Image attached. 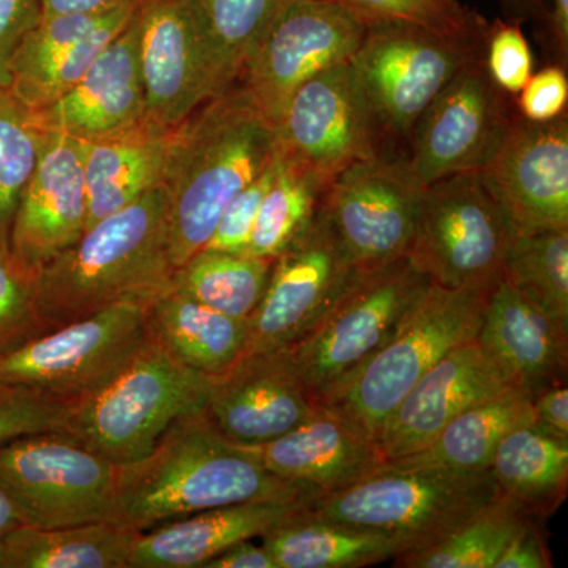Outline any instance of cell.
Wrapping results in <instances>:
<instances>
[{"label": "cell", "instance_id": "obj_33", "mask_svg": "<svg viewBox=\"0 0 568 568\" xmlns=\"http://www.w3.org/2000/svg\"><path fill=\"white\" fill-rule=\"evenodd\" d=\"M327 183L293 156L276 152L275 173L265 193L246 254L275 260L320 211Z\"/></svg>", "mask_w": 568, "mask_h": 568}, {"label": "cell", "instance_id": "obj_4", "mask_svg": "<svg viewBox=\"0 0 568 568\" xmlns=\"http://www.w3.org/2000/svg\"><path fill=\"white\" fill-rule=\"evenodd\" d=\"M212 383L149 335L118 375L67 406L62 433L114 465H130L144 458L178 418L204 410Z\"/></svg>", "mask_w": 568, "mask_h": 568}, {"label": "cell", "instance_id": "obj_49", "mask_svg": "<svg viewBox=\"0 0 568 568\" xmlns=\"http://www.w3.org/2000/svg\"><path fill=\"white\" fill-rule=\"evenodd\" d=\"M145 0H41V20L69 13H99Z\"/></svg>", "mask_w": 568, "mask_h": 568}, {"label": "cell", "instance_id": "obj_11", "mask_svg": "<svg viewBox=\"0 0 568 568\" xmlns=\"http://www.w3.org/2000/svg\"><path fill=\"white\" fill-rule=\"evenodd\" d=\"M484 37L446 36L398 22L366 26L351 65L381 129L396 136L413 133L448 82L484 54Z\"/></svg>", "mask_w": 568, "mask_h": 568}, {"label": "cell", "instance_id": "obj_7", "mask_svg": "<svg viewBox=\"0 0 568 568\" xmlns=\"http://www.w3.org/2000/svg\"><path fill=\"white\" fill-rule=\"evenodd\" d=\"M429 284L409 256L375 271H357L320 323L291 347L316 403L386 345Z\"/></svg>", "mask_w": 568, "mask_h": 568}, {"label": "cell", "instance_id": "obj_41", "mask_svg": "<svg viewBox=\"0 0 568 568\" xmlns=\"http://www.w3.org/2000/svg\"><path fill=\"white\" fill-rule=\"evenodd\" d=\"M484 62L504 93L518 95L534 74V54L518 21L497 20L485 31Z\"/></svg>", "mask_w": 568, "mask_h": 568}, {"label": "cell", "instance_id": "obj_18", "mask_svg": "<svg viewBox=\"0 0 568 568\" xmlns=\"http://www.w3.org/2000/svg\"><path fill=\"white\" fill-rule=\"evenodd\" d=\"M514 119L504 92L489 78L484 55L459 71L414 126L407 160L418 181L478 171L503 141Z\"/></svg>", "mask_w": 568, "mask_h": 568}, {"label": "cell", "instance_id": "obj_46", "mask_svg": "<svg viewBox=\"0 0 568 568\" xmlns=\"http://www.w3.org/2000/svg\"><path fill=\"white\" fill-rule=\"evenodd\" d=\"M551 555L537 518L529 517L508 541L495 568H551Z\"/></svg>", "mask_w": 568, "mask_h": 568}, {"label": "cell", "instance_id": "obj_39", "mask_svg": "<svg viewBox=\"0 0 568 568\" xmlns=\"http://www.w3.org/2000/svg\"><path fill=\"white\" fill-rule=\"evenodd\" d=\"M369 24L398 22L458 37H484L487 26L459 0H334Z\"/></svg>", "mask_w": 568, "mask_h": 568}, {"label": "cell", "instance_id": "obj_34", "mask_svg": "<svg viewBox=\"0 0 568 568\" xmlns=\"http://www.w3.org/2000/svg\"><path fill=\"white\" fill-rule=\"evenodd\" d=\"M529 515L497 497L443 540L395 556L398 568H495Z\"/></svg>", "mask_w": 568, "mask_h": 568}, {"label": "cell", "instance_id": "obj_21", "mask_svg": "<svg viewBox=\"0 0 568 568\" xmlns=\"http://www.w3.org/2000/svg\"><path fill=\"white\" fill-rule=\"evenodd\" d=\"M511 387L477 338L447 354L407 394L377 436L386 462L428 446L467 407Z\"/></svg>", "mask_w": 568, "mask_h": 568}, {"label": "cell", "instance_id": "obj_51", "mask_svg": "<svg viewBox=\"0 0 568 568\" xmlns=\"http://www.w3.org/2000/svg\"><path fill=\"white\" fill-rule=\"evenodd\" d=\"M21 526H24V523H22L20 510L14 506L9 493L0 487V551H2L7 537Z\"/></svg>", "mask_w": 568, "mask_h": 568}, {"label": "cell", "instance_id": "obj_5", "mask_svg": "<svg viewBox=\"0 0 568 568\" xmlns=\"http://www.w3.org/2000/svg\"><path fill=\"white\" fill-rule=\"evenodd\" d=\"M488 295L429 284L386 345L317 403L335 407L377 443L381 429L418 381L452 351L477 338Z\"/></svg>", "mask_w": 568, "mask_h": 568}, {"label": "cell", "instance_id": "obj_45", "mask_svg": "<svg viewBox=\"0 0 568 568\" xmlns=\"http://www.w3.org/2000/svg\"><path fill=\"white\" fill-rule=\"evenodd\" d=\"M40 20L41 0H0V84L7 85L11 54Z\"/></svg>", "mask_w": 568, "mask_h": 568}, {"label": "cell", "instance_id": "obj_28", "mask_svg": "<svg viewBox=\"0 0 568 568\" xmlns=\"http://www.w3.org/2000/svg\"><path fill=\"white\" fill-rule=\"evenodd\" d=\"M148 331L175 361L216 377L242 357L245 321L209 308L171 283L149 302Z\"/></svg>", "mask_w": 568, "mask_h": 568}, {"label": "cell", "instance_id": "obj_40", "mask_svg": "<svg viewBox=\"0 0 568 568\" xmlns=\"http://www.w3.org/2000/svg\"><path fill=\"white\" fill-rule=\"evenodd\" d=\"M37 308V280L0 252V354L43 335Z\"/></svg>", "mask_w": 568, "mask_h": 568}, {"label": "cell", "instance_id": "obj_10", "mask_svg": "<svg viewBox=\"0 0 568 568\" xmlns=\"http://www.w3.org/2000/svg\"><path fill=\"white\" fill-rule=\"evenodd\" d=\"M511 234L478 171L452 174L426 185L409 257L437 286L491 293Z\"/></svg>", "mask_w": 568, "mask_h": 568}, {"label": "cell", "instance_id": "obj_30", "mask_svg": "<svg viewBox=\"0 0 568 568\" xmlns=\"http://www.w3.org/2000/svg\"><path fill=\"white\" fill-rule=\"evenodd\" d=\"M489 473L499 495L523 514L551 517L567 497L568 440L521 426L500 440Z\"/></svg>", "mask_w": 568, "mask_h": 568}, {"label": "cell", "instance_id": "obj_14", "mask_svg": "<svg viewBox=\"0 0 568 568\" xmlns=\"http://www.w3.org/2000/svg\"><path fill=\"white\" fill-rule=\"evenodd\" d=\"M365 32V22L334 0H290L239 82L275 126L293 93L316 74L349 62Z\"/></svg>", "mask_w": 568, "mask_h": 568}, {"label": "cell", "instance_id": "obj_8", "mask_svg": "<svg viewBox=\"0 0 568 568\" xmlns=\"http://www.w3.org/2000/svg\"><path fill=\"white\" fill-rule=\"evenodd\" d=\"M153 295L125 298L0 354V383L31 388L65 406L80 402L118 375L144 345Z\"/></svg>", "mask_w": 568, "mask_h": 568}, {"label": "cell", "instance_id": "obj_12", "mask_svg": "<svg viewBox=\"0 0 568 568\" xmlns=\"http://www.w3.org/2000/svg\"><path fill=\"white\" fill-rule=\"evenodd\" d=\"M426 185L405 160L373 156L351 164L321 200L355 271H375L409 256Z\"/></svg>", "mask_w": 568, "mask_h": 568}, {"label": "cell", "instance_id": "obj_9", "mask_svg": "<svg viewBox=\"0 0 568 568\" xmlns=\"http://www.w3.org/2000/svg\"><path fill=\"white\" fill-rule=\"evenodd\" d=\"M119 466L69 435L48 432L0 444V487L24 526L119 521Z\"/></svg>", "mask_w": 568, "mask_h": 568}, {"label": "cell", "instance_id": "obj_52", "mask_svg": "<svg viewBox=\"0 0 568 568\" xmlns=\"http://www.w3.org/2000/svg\"><path fill=\"white\" fill-rule=\"evenodd\" d=\"M504 6L521 13L523 17L544 18L548 17V0H500Z\"/></svg>", "mask_w": 568, "mask_h": 568}, {"label": "cell", "instance_id": "obj_1", "mask_svg": "<svg viewBox=\"0 0 568 568\" xmlns=\"http://www.w3.org/2000/svg\"><path fill=\"white\" fill-rule=\"evenodd\" d=\"M317 496L315 488L272 474L256 447L227 439L200 410L178 418L144 458L119 466L118 519L145 532L230 504Z\"/></svg>", "mask_w": 568, "mask_h": 568}, {"label": "cell", "instance_id": "obj_3", "mask_svg": "<svg viewBox=\"0 0 568 568\" xmlns=\"http://www.w3.org/2000/svg\"><path fill=\"white\" fill-rule=\"evenodd\" d=\"M170 196L160 185L92 224L37 278L44 334L171 283Z\"/></svg>", "mask_w": 568, "mask_h": 568}, {"label": "cell", "instance_id": "obj_29", "mask_svg": "<svg viewBox=\"0 0 568 568\" xmlns=\"http://www.w3.org/2000/svg\"><path fill=\"white\" fill-rule=\"evenodd\" d=\"M261 538L278 568H361L406 551L383 530L316 517L308 507Z\"/></svg>", "mask_w": 568, "mask_h": 568}, {"label": "cell", "instance_id": "obj_24", "mask_svg": "<svg viewBox=\"0 0 568 568\" xmlns=\"http://www.w3.org/2000/svg\"><path fill=\"white\" fill-rule=\"evenodd\" d=\"M477 343L508 384L530 396L567 384V325L545 315L506 282L488 295Z\"/></svg>", "mask_w": 568, "mask_h": 568}, {"label": "cell", "instance_id": "obj_44", "mask_svg": "<svg viewBox=\"0 0 568 568\" xmlns=\"http://www.w3.org/2000/svg\"><path fill=\"white\" fill-rule=\"evenodd\" d=\"M521 119L534 123L555 121L566 114L568 80L562 67L549 65L529 78L518 93Z\"/></svg>", "mask_w": 568, "mask_h": 568}, {"label": "cell", "instance_id": "obj_38", "mask_svg": "<svg viewBox=\"0 0 568 568\" xmlns=\"http://www.w3.org/2000/svg\"><path fill=\"white\" fill-rule=\"evenodd\" d=\"M290 0H200L227 89Z\"/></svg>", "mask_w": 568, "mask_h": 568}, {"label": "cell", "instance_id": "obj_50", "mask_svg": "<svg viewBox=\"0 0 568 568\" xmlns=\"http://www.w3.org/2000/svg\"><path fill=\"white\" fill-rule=\"evenodd\" d=\"M548 24L560 54L568 51V0H548Z\"/></svg>", "mask_w": 568, "mask_h": 568}, {"label": "cell", "instance_id": "obj_2", "mask_svg": "<svg viewBox=\"0 0 568 568\" xmlns=\"http://www.w3.org/2000/svg\"><path fill=\"white\" fill-rule=\"evenodd\" d=\"M276 151L275 126L239 81L174 126L163 179L174 271L207 245L224 209Z\"/></svg>", "mask_w": 568, "mask_h": 568}, {"label": "cell", "instance_id": "obj_48", "mask_svg": "<svg viewBox=\"0 0 568 568\" xmlns=\"http://www.w3.org/2000/svg\"><path fill=\"white\" fill-rule=\"evenodd\" d=\"M203 568H278L274 556L261 545H254L252 538L242 540L226 551L209 560Z\"/></svg>", "mask_w": 568, "mask_h": 568}, {"label": "cell", "instance_id": "obj_22", "mask_svg": "<svg viewBox=\"0 0 568 568\" xmlns=\"http://www.w3.org/2000/svg\"><path fill=\"white\" fill-rule=\"evenodd\" d=\"M256 448L272 474L315 488L321 495L354 487L386 466L375 437L335 407L321 403L301 425Z\"/></svg>", "mask_w": 568, "mask_h": 568}, {"label": "cell", "instance_id": "obj_15", "mask_svg": "<svg viewBox=\"0 0 568 568\" xmlns=\"http://www.w3.org/2000/svg\"><path fill=\"white\" fill-rule=\"evenodd\" d=\"M357 274L324 212L275 257L260 304L245 321L246 354L293 347Z\"/></svg>", "mask_w": 568, "mask_h": 568}, {"label": "cell", "instance_id": "obj_20", "mask_svg": "<svg viewBox=\"0 0 568 568\" xmlns=\"http://www.w3.org/2000/svg\"><path fill=\"white\" fill-rule=\"evenodd\" d=\"M291 347L246 354L213 377L205 414L227 439L245 447L274 443L315 410Z\"/></svg>", "mask_w": 568, "mask_h": 568}, {"label": "cell", "instance_id": "obj_25", "mask_svg": "<svg viewBox=\"0 0 568 568\" xmlns=\"http://www.w3.org/2000/svg\"><path fill=\"white\" fill-rule=\"evenodd\" d=\"M312 500H246L164 523L141 532L129 568H203L239 541L263 537L295 517Z\"/></svg>", "mask_w": 568, "mask_h": 568}, {"label": "cell", "instance_id": "obj_16", "mask_svg": "<svg viewBox=\"0 0 568 568\" xmlns=\"http://www.w3.org/2000/svg\"><path fill=\"white\" fill-rule=\"evenodd\" d=\"M379 130L351 61L302 84L275 123L280 151L327 185L351 164L379 155Z\"/></svg>", "mask_w": 568, "mask_h": 568}, {"label": "cell", "instance_id": "obj_35", "mask_svg": "<svg viewBox=\"0 0 568 568\" xmlns=\"http://www.w3.org/2000/svg\"><path fill=\"white\" fill-rule=\"evenodd\" d=\"M503 282L568 327V230L511 234Z\"/></svg>", "mask_w": 568, "mask_h": 568}, {"label": "cell", "instance_id": "obj_6", "mask_svg": "<svg viewBox=\"0 0 568 568\" xmlns=\"http://www.w3.org/2000/svg\"><path fill=\"white\" fill-rule=\"evenodd\" d=\"M499 496L489 470L384 466L354 487L315 497L308 510L316 517L383 530L409 551L443 540Z\"/></svg>", "mask_w": 568, "mask_h": 568}, {"label": "cell", "instance_id": "obj_43", "mask_svg": "<svg viewBox=\"0 0 568 568\" xmlns=\"http://www.w3.org/2000/svg\"><path fill=\"white\" fill-rule=\"evenodd\" d=\"M278 152V151H276ZM276 159V156H275ZM275 173V160L263 174L257 175L224 209L212 237L203 250L213 252L245 253L252 239L257 212Z\"/></svg>", "mask_w": 568, "mask_h": 568}, {"label": "cell", "instance_id": "obj_13", "mask_svg": "<svg viewBox=\"0 0 568 568\" xmlns=\"http://www.w3.org/2000/svg\"><path fill=\"white\" fill-rule=\"evenodd\" d=\"M145 118L179 125L226 91L200 0H145L138 10Z\"/></svg>", "mask_w": 568, "mask_h": 568}, {"label": "cell", "instance_id": "obj_19", "mask_svg": "<svg viewBox=\"0 0 568 568\" xmlns=\"http://www.w3.org/2000/svg\"><path fill=\"white\" fill-rule=\"evenodd\" d=\"M88 222L84 141L47 132L39 162L21 194L10 256L24 274L40 272L84 234Z\"/></svg>", "mask_w": 568, "mask_h": 568}, {"label": "cell", "instance_id": "obj_17", "mask_svg": "<svg viewBox=\"0 0 568 568\" xmlns=\"http://www.w3.org/2000/svg\"><path fill=\"white\" fill-rule=\"evenodd\" d=\"M511 233L568 230V121L514 119L478 170Z\"/></svg>", "mask_w": 568, "mask_h": 568}, {"label": "cell", "instance_id": "obj_32", "mask_svg": "<svg viewBox=\"0 0 568 568\" xmlns=\"http://www.w3.org/2000/svg\"><path fill=\"white\" fill-rule=\"evenodd\" d=\"M274 260L201 250L175 268L171 286L215 312L246 321L267 287Z\"/></svg>", "mask_w": 568, "mask_h": 568}, {"label": "cell", "instance_id": "obj_31", "mask_svg": "<svg viewBox=\"0 0 568 568\" xmlns=\"http://www.w3.org/2000/svg\"><path fill=\"white\" fill-rule=\"evenodd\" d=\"M140 536L119 521L21 526L3 544L0 568H129Z\"/></svg>", "mask_w": 568, "mask_h": 568}, {"label": "cell", "instance_id": "obj_42", "mask_svg": "<svg viewBox=\"0 0 568 568\" xmlns=\"http://www.w3.org/2000/svg\"><path fill=\"white\" fill-rule=\"evenodd\" d=\"M65 414V405L39 392L0 383V444L37 433H62Z\"/></svg>", "mask_w": 568, "mask_h": 568}, {"label": "cell", "instance_id": "obj_23", "mask_svg": "<svg viewBox=\"0 0 568 568\" xmlns=\"http://www.w3.org/2000/svg\"><path fill=\"white\" fill-rule=\"evenodd\" d=\"M44 132L92 140L132 125L145 115L138 65V11L77 84L47 106L32 110Z\"/></svg>", "mask_w": 568, "mask_h": 568}, {"label": "cell", "instance_id": "obj_26", "mask_svg": "<svg viewBox=\"0 0 568 568\" xmlns=\"http://www.w3.org/2000/svg\"><path fill=\"white\" fill-rule=\"evenodd\" d=\"M173 129L144 115L115 132L82 140L88 193L85 230L163 185Z\"/></svg>", "mask_w": 568, "mask_h": 568}, {"label": "cell", "instance_id": "obj_36", "mask_svg": "<svg viewBox=\"0 0 568 568\" xmlns=\"http://www.w3.org/2000/svg\"><path fill=\"white\" fill-rule=\"evenodd\" d=\"M44 133L31 108L0 84V252L10 254L14 213L39 162Z\"/></svg>", "mask_w": 568, "mask_h": 568}, {"label": "cell", "instance_id": "obj_37", "mask_svg": "<svg viewBox=\"0 0 568 568\" xmlns=\"http://www.w3.org/2000/svg\"><path fill=\"white\" fill-rule=\"evenodd\" d=\"M142 3L122 7L110 21L100 26L91 36L71 44L47 61L29 69L13 71L7 82L10 91L31 110H39L54 102L84 77L85 71L91 69L104 48L130 24Z\"/></svg>", "mask_w": 568, "mask_h": 568}, {"label": "cell", "instance_id": "obj_27", "mask_svg": "<svg viewBox=\"0 0 568 568\" xmlns=\"http://www.w3.org/2000/svg\"><path fill=\"white\" fill-rule=\"evenodd\" d=\"M534 420L532 396L508 387L467 407L448 422L428 446L407 457L386 462L394 469L489 470L500 440Z\"/></svg>", "mask_w": 568, "mask_h": 568}, {"label": "cell", "instance_id": "obj_47", "mask_svg": "<svg viewBox=\"0 0 568 568\" xmlns=\"http://www.w3.org/2000/svg\"><path fill=\"white\" fill-rule=\"evenodd\" d=\"M567 384L544 388L532 396V424L548 435L568 440Z\"/></svg>", "mask_w": 568, "mask_h": 568}]
</instances>
